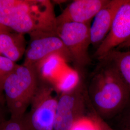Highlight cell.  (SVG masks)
Returning <instances> with one entry per match:
<instances>
[{
    "label": "cell",
    "mask_w": 130,
    "mask_h": 130,
    "mask_svg": "<svg viewBox=\"0 0 130 130\" xmlns=\"http://www.w3.org/2000/svg\"><path fill=\"white\" fill-rule=\"evenodd\" d=\"M12 31L9 28L5 26L4 25L0 23V34L2 33L6 32H10Z\"/></svg>",
    "instance_id": "cell-19"
},
{
    "label": "cell",
    "mask_w": 130,
    "mask_h": 130,
    "mask_svg": "<svg viewBox=\"0 0 130 130\" xmlns=\"http://www.w3.org/2000/svg\"><path fill=\"white\" fill-rule=\"evenodd\" d=\"M56 34L70 53L78 70L90 64L89 48L91 44L90 24L67 22L56 25Z\"/></svg>",
    "instance_id": "cell-6"
},
{
    "label": "cell",
    "mask_w": 130,
    "mask_h": 130,
    "mask_svg": "<svg viewBox=\"0 0 130 130\" xmlns=\"http://www.w3.org/2000/svg\"><path fill=\"white\" fill-rule=\"evenodd\" d=\"M70 130H99V129L95 121L88 115L77 121Z\"/></svg>",
    "instance_id": "cell-15"
},
{
    "label": "cell",
    "mask_w": 130,
    "mask_h": 130,
    "mask_svg": "<svg viewBox=\"0 0 130 130\" xmlns=\"http://www.w3.org/2000/svg\"><path fill=\"white\" fill-rule=\"evenodd\" d=\"M0 130H30L25 119L10 118L0 124Z\"/></svg>",
    "instance_id": "cell-14"
},
{
    "label": "cell",
    "mask_w": 130,
    "mask_h": 130,
    "mask_svg": "<svg viewBox=\"0 0 130 130\" xmlns=\"http://www.w3.org/2000/svg\"><path fill=\"white\" fill-rule=\"evenodd\" d=\"M120 114L121 130H130V107H127Z\"/></svg>",
    "instance_id": "cell-17"
},
{
    "label": "cell",
    "mask_w": 130,
    "mask_h": 130,
    "mask_svg": "<svg viewBox=\"0 0 130 130\" xmlns=\"http://www.w3.org/2000/svg\"><path fill=\"white\" fill-rule=\"evenodd\" d=\"M25 53L24 65L36 67L52 56H59L65 62H71L70 53L56 34H46L30 37Z\"/></svg>",
    "instance_id": "cell-7"
},
{
    "label": "cell",
    "mask_w": 130,
    "mask_h": 130,
    "mask_svg": "<svg viewBox=\"0 0 130 130\" xmlns=\"http://www.w3.org/2000/svg\"><path fill=\"white\" fill-rule=\"evenodd\" d=\"M95 72L87 89L93 111L106 121L120 114L128 106L130 91L116 66L106 59Z\"/></svg>",
    "instance_id": "cell-2"
},
{
    "label": "cell",
    "mask_w": 130,
    "mask_h": 130,
    "mask_svg": "<svg viewBox=\"0 0 130 130\" xmlns=\"http://www.w3.org/2000/svg\"><path fill=\"white\" fill-rule=\"evenodd\" d=\"M17 64L9 59L0 56V95L3 92L5 80L15 68Z\"/></svg>",
    "instance_id": "cell-13"
},
{
    "label": "cell",
    "mask_w": 130,
    "mask_h": 130,
    "mask_svg": "<svg viewBox=\"0 0 130 130\" xmlns=\"http://www.w3.org/2000/svg\"><path fill=\"white\" fill-rule=\"evenodd\" d=\"M88 97L84 82L59 94L53 130H70L75 123L88 114Z\"/></svg>",
    "instance_id": "cell-5"
},
{
    "label": "cell",
    "mask_w": 130,
    "mask_h": 130,
    "mask_svg": "<svg viewBox=\"0 0 130 130\" xmlns=\"http://www.w3.org/2000/svg\"><path fill=\"white\" fill-rule=\"evenodd\" d=\"M6 119H5L4 116V113H3V110L1 108V106H0V124L2 123Z\"/></svg>",
    "instance_id": "cell-20"
},
{
    "label": "cell",
    "mask_w": 130,
    "mask_h": 130,
    "mask_svg": "<svg viewBox=\"0 0 130 130\" xmlns=\"http://www.w3.org/2000/svg\"><path fill=\"white\" fill-rule=\"evenodd\" d=\"M130 39V0H125L118 10L107 37L98 47L94 57L102 60L112 51Z\"/></svg>",
    "instance_id": "cell-8"
},
{
    "label": "cell",
    "mask_w": 130,
    "mask_h": 130,
    "mask_svg": "<svg viewBox=\"0 0 130 130\" xmlns=\"http://www.w3.org/2000/svg\"><path fill=\"white\" fill-rule=\"evenodd\" d=\"M39 80L35 67L17 64L5 79L3 86L11 118L19 119L25 115Z\"/></svg>",
    "instance_id": "cell-3"
},
{
    "label": "cell",
    "mask_w": 130,
    "mask_h": 130,
    "mask_svg": "<svg viewBox=\"0 0 130 130\" xmlns=\"http://www.w3.org/2000/svg\"><path fill=\"white\" fill-rule=\"evenodd\" d=\"M88 115L96 123L99 130H117L112 128L109 125L106 121L103 120L99 116L93 111L92 107L90 109Z\"/></svg>",
    "instance_id": "cell-16"
},
{
    "label": "cell",
    "mask_w": 130,
    "mask_h": 130,
    "mask_svg": "<svg viewBox=\"0 0 130 130\" xmlns=\"http://www.w3.org/2000/svg\"><path fill=\"white\" fill-rule=\"evenodd\" d=\"M54 84L40 79L25 119L30 130H53L59 95Z\"/></svg>",
    "instance_id": "cell-4"
},
{
    "label": "cell",
    "mask_w": 130,
    "mask_h": 130,
    "mask_svg": "<svg viewBox=\"0 0 130 130\" xmlns=\"http://www.w3.org/2000/svg\"><path fill=\"white\" fill-rule=\"evenodd\" d=\"M108 0H75L56 17V25L73 22L90 24L99 11Z\"/></svg>",
    "instance_id": "cell-9"
},
{
    "label": "cell",
    "mask_w": 130,
    "mask_h": 130,
    "mask_svg": "<svg viewBox=\"0 0 130 130\" xmlns=\"http://www.w3.org/2000/svg\"><path fill=\"white\" fill-rule=\"evenodd\" d=\"M0 23L30 37L56 34V16L48 0H0Z\"/></svg>",
    "instance_id": "cell-1"
},
{
    "label": "cell",
    "mask_w": 130,
    "mask_h": 130,
    "mask_svg": "<svg viewBox=\"0 0 130 130\" xmlns=\"http://www.w3.org/2000/svg\"><path fill=\"white\" fill-rule=\"evenodd\" d=\"M125 0H108L99 11L90 25L91 44L98 48L107 37L117 12Z\"/></svg>",
    "instance_id": "cell-10"
},
{
    "label": "cell",
    "mask_w": 130,
    "mask_h": 130,
    "mask_svg": "<svg viewBox=\"0 0 130 130\" xmlns=\"http://www.w3.org/2000/svg\"><path fill=\"white\" fill-rule=\"evenodd\" d=\"M116 49L118 50H121L123 49H124L126 50H130V39L127 42H126L118 48H117Z\"/></svg>",
    "instance_id": "cell-18"
},
{
    "label": "cell",
    "mask_w": 130,
    "mask_h": 130,
    "mask_svg": "<svg viewBox=\"0 0 130 130\" xmlns=\"http://www.w3.org/2000/svg\"><path fill=\"white\" fill-rule=\"evenodd\" d=\"M26 42L24 34L12 31L0 34V56L16 62L25 53Z\"/></svg>",
    "instance_id": "cell-11"
},
{
    "label": "cell",
    "mask_w": 130,
    "mask_h": 130,
    "mask_svg": "<svg viewBox=\"0 0 130 130\" xmlns=\"http://www.w3.org/2000/svg\"><path fill=\"white\" fill-rule=\"evenodd\" d=\"M104 59L111 62L116 66L130 91V50L121 51L115 49Z\"/></svg>",
    "instance_id": "cell-12"
}]
</instances>
